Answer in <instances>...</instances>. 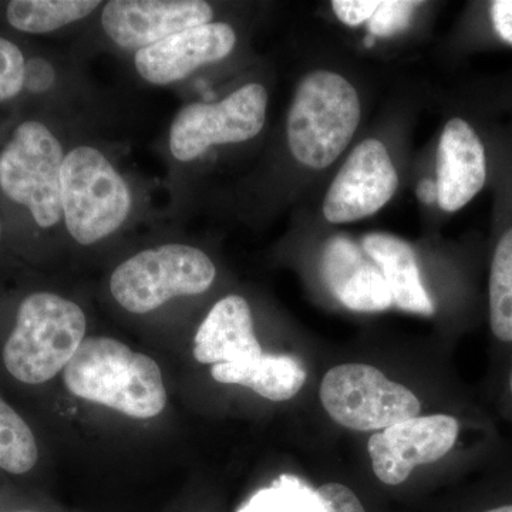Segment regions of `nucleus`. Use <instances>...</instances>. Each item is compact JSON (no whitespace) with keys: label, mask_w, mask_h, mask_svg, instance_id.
I'll return each instance as SVG.
<instances>
[{"label":"nucleus","mask_w":512,"mask_h":512,"mask_svg":"<svg viewBox=\"0 0 512 512\" xmlns=\"http://www.w3.org/2000/svg\"><path fill=\"white\" fill-rule=\"evenodd\" d=\"M70 393L133 419H151L167 404L163 375L156 360L133 352L113 338H86L64 367Z\"/></svg>","instance_id":"nucleus-1"},{"label":"nucleus","mask_w":512,"mask_h":512,"mask_svg":"<svg viewBox=\"0 0 512 512\" xmlns=\"http://www.w3.org/2000/svg\"><path fill=\"white\" fill-rule=\"evenodd\" d=\"M362 117V104L352 83L342 74L315 70L296 87L286 138L298 163L323 170L348 148Z\"/></svg>","instance_id":"nucleus-2"},{"label":"nucleus","mask_w":512,"mask_h":512,"mask_svg":"<svg viewBox=\"0 0 512 512\" xmlns=\"http://www.w3.org/2000/svg\"><path fill=\"white\" fill-rule=\"evenodd\" d=\"M87 319L77 303L56 293L37 292L20 303L3 362L19 382H49L76 355L86 336Z\"/></svg>","instance_id":"nucleus-3"},{"label":"nucleus","mask_w":512,"mask_h":512,"mask_svg":"<svg viewBox=\"0 0 512 512\" xmlns=\"http://www.w3.org/2000/svg\"><path fill=\"white\" fill-rule=\"evenodd\" d=\"M60 200L70 237L84 247L116 234L133 210L126 178L103 151L84 144L64 157Z\"/></svg>","instance_id":"nucleus-4"},{"label":"nucleus","mask_w":512,"mask_h":512,"mask_svg":"<svg viewBox=\"0 0 512 512\" xmlns=\"http://www.w3.org/2000/svg\"><path fill=\"white\" fill-rule=\"evenodd\" d=\"M215 276L214 262L200 248L165 244L144 249L117 266L110 291L121 308L144 315L171 299L207 292Z\"/></svg>","instance_id":"nucleus-5"},{"label":"nucleus","mask_w":512,"mask_h":512,"mask_svg":"<svg viewBox=\"0 0 512 512\" xmlns=\"http://www.w3.org/2000/svg\"><path fill=\"white\" fill-rule=\"evenodd\" d=\"M64 154L59 138L45 124H20L0 154V190L28 208L40 228L63 220L60 200Z\"/></svg>","instance_id":"nucleus-6"},{"label":"nucleus","mask_w":512,"mask_h":512,"mask_svg":"<svg viewBox=\"0 0 512 512\" xmlns=\"http://www.w3.org/2000/svg\"><path fill=\"white\" fill-rule=\"evenodd\" d=\"M319 396L332 420L357 431L389 429L417 417L421 409L420 400L406 386L362 363L330 369L320 384Z\"/></svg>","instance_id":"nucleus-7"},{"label":"nucleus","mask_w":512,"mask_h":512,"mask_svg":"<svg viewBox=\"0 0 512 512\" xmlns=\"http://www.w3.org/2000/svg\"><path fill=\"white\" fill-rule=\"evenodd\" d=\"M268 100L262 84L249 83L217 103L187 104L171 123V154L180 163H191L211 147L252 140L265 126Z\"/></svg>","instance_id":"nucleus-8"},{"label":"nucleus","mask_w":512,"mask_h":512,"mask_svg":"<svg viewBox=\"0 0 512 512\" xmlns=\"http://www.w3.org/2000/svg\"><path fill=\"white\" fill-rule=\"evenodd\" d=\"M399 187V175L389 151L376 138L353 148L330 184L323 215L332 224L363 220L382 210Z\"/></svg>","instance_id":"nucleus-9"},{"label":"nucleus","mask_w":512,"mask_h":512,"mask_svg":"<svg viewBox=\"0 0 512 512\" xmlns=\"http://www.w3.org/2000/svg\"><path fill=\"white\" fill-rule=\"evenodd\" d=\"M458 433L460 424L447 414L413 417L377 431L367 444L373 471L384 484H402L417 466L446 456Z\"/></svg>","instance_id":"nucleus-10"},{"label":"nucleus","mask_w":512,"mask_h":512,"mask_svg":"<svg viewBox=\"0 0 512 512\" xmlns=\"http://www.w3.org/2000/svg\"><path fill=\"white\" fill-rule=\"evenodd\" d=\"M212 18L214 9L202 0H113L104 5L101 26L114 45L138 52Z\"/></svg>","instance_id":"nucleus-11"},{"label":"nucleus","mask_w":512,"mask_h":512,"mask_svg":"<svg viewBox=\"0 0 512 512\" xmlns=\"http://www.w3.org/2000/svg\"><path fill=\"white\" fill-rule=\"evenodd\" d=\"M237 33L228 23L195 26L141 49L134 55L138 76L154 86H168L187 79L208 64L231 55Z\"/></svg>","instance_id":"nucleus-12"},{"label":"nucleus","mask_w":512,"mask_h":512,"mask_svg":"<svg viewBox=\"0 0 512 512\" xmlns=\"http://www.w3.org/2000/svg\"><path fill=\"white\" fill-rule=\"evenodd\" d=\"M487 158L483 141L463 119H451L437 150V191L441 210L460 211L483 190Z\"/></svg>","instance_id":"nucleus-13"},{"label":"nucleus","mask_w":512,"mask_h":512,"mask_svg":"<svg viewBox=\"0 0 512 512\" xmlns=\"http://www.w3.org/2000/svg\"><path fill=\"white\" fill-rule=\"evenodd\" d=\"M322 274L330 292L355 312H382L393 305L382 271L348 237L330 238L322 254Z\"/></svg>","instance_id":"nucleus-14"},{"label":"nucleus","mask_w":512,"mask_h":512,"mask_svg":"<svg viewBox=\"0 0 512 512\" xmlns=\"http://www.w3.org/2000/svg\"><path fill=\"white\" fill-rule=\"evenodd\" d=\"M262 353L251 308L239 295L215 303L194 339V357L202 365L245 362Z\"/></svg>","instance_id":"nucleus-15"},{"label":"nucleus","mask_w":512,"mask_h":512,"mask_svg":"<svg viewBox=\"0 0 512 512\" xmlns=\"http://www.w3.org/2000/svg\"><path fill=\"white\" fill-rule=\"evenodd\" d=\"M362 248L382 271L393 305L417 315H434V303L421 281L416 254L406 241L390 234H369L363 238Z\"/></svg>","instance_id":"nucleus-16"},{"label":"nucleus","mask_w":512,"mask_h":512,"mask_svg":"<svg viewBox=\"0 0 512 512\" xmlns=\"http://www.w3.org/2000/svg\"><path fill=\"white\" fill-rule=\"evenodd\" d=\"M217 382L238 384L272 402H286L301 392L306 370L296 357L262 353L238 363H220L211 369Z\"/></svg>","instance_id":"nucleus-17"},{"label":"nucleus","mask_w":512,"mask_h":512,"mask_svg":"<svg viewBox=\"0 0 512 512\" xmlns=\"http://www.w3.org/2000/svg\"><path fill=\"white\" fill-rule=\"evenodd\" d=\"M100 6L99 0H13L6 16L20 32L43 35L89 18Z\"/></svg>","instance_id":"nucleus-18"},{"label":"nucleus","mask_w":512,"mask_h":512,"mask_svg":"<svg viewBox=\"0 0 512 512\" xmlns=\"http://www.w3.org/2000/svg\"><path fill=\"white\" fill-rule=\"evenodd\" d=\"M490 322L498 339L512 342V228L498 242L491 264Z\"/></svg>","instance_id":"nucleus-19"},{"label":"nucleus","mask_w":512,"mask_h":512,"mask_svg":"<svg viewBox=\"0 0 512 512\" xmlns=\"http://www.w3.org/2000/svg\"><path fill=\"white\" fill-rule=\"evenodd\" d=\"M237 512H325V508L316 490L298 477L284 474L256 491Z\"/></svg>","instance_id":"nucleus-20"},{"label":"nucleus","mask_w":512,"mask_h":512,"mask_svg":"<svg viewBox=\"0 0 512 512\" xmlns=\"http://www.w3.org/2000/svg\"><path fill=\"white\" fill-rule=\"evenodd\" d=\"M39 458L35 436L26 421L0 399V468L10 474H25Z\"/></svg>","instance_id":"nucleus-21"},{"label":"nucleus","mask_w":512,"mask_h":512,"mask_svg":"<svg viewBox=\"0 0 512 512\" xmlns=\"http://www.w3.org/2000/svg\"><path fill=\"white\" fill-rule=\"evenodd\" d=\"M26 62L15 43L0 37V101L13 99L25 87Z\"/></svg>","instance_id":"nucleus-22"},{"label":"nucleus","mask_w":512,"mask_h":512,"mask_svg":"<svg viewBox=\"0 0 512 512\" xmlns=\"http://www.w3.org/2000/svg\"><path fill=\"white\" fill-rule=\"evenodd\" d=\"M417 6H420V2L409 0L380 2L375 15L369 20V32L373 36L384 37L406 29Z\"/></svg>","instance_id":"nucleus-23"},{"label":"nucleus","mask_w":512,"mask_h":512,"mask_svg":"<svg viewBox=\"0 0 512 512\" xmlns=\"http://www.w3.org/2000/svg\"><path fill=\"white\" fill-rule=\"evenodd\" d=\"M325 512H366L357 495L346 485L330 483L316 490Z\"/></svg>","instance_id":"nucleus-24"},{"label":"nucleus","mask_w":512,"mask_h":512,"mask_svg":"<svg viewBox=\"0 0 512 512\" xmlns=\"http://www.w3.org/2000/svg\"><path fill=\"white\" fill-rule=\"evenodd\" d=\"M379 5L377 0H333L332 9L340 22L359 26L372 19Z\"/></svg>","instance_id":"nucleus-25"},{"label":"nucleus","mask_w":512,"mask_h":512,"mask_svg":"<svg viewBox=\"0 0 512 512\" xmlns=\"http://www.w3.org/2000/svg\"><path fill=\"white\" fill-rule=\"evenodd\" d=\"M52 82V67L45 60L33 59L26 63L25 87L30 92H45L46 89H49Z\"/></svg>","instance_id":"nucleus-26"},{"label":"nucleus","mask_w":512,"mask_h":512,"mask_svg":"<svg viewBox=\"0 0 512 512\" xmlns=\"http://www.w3.org/2000/svg\"><path fill=\"white\" fill-rule=\"evenodd\" d=\"M490 12L495 32L512 46V0H494Z\"/></svg>","instance_id":"nucleus-27"},{"label":"nucleus","mask_w":512,"mask_h":512,"mask_svg":"<svg viewBox=\"0 0 512 512\" xmlns=\"http://www.w3.org/2000/svg\"><path fill=\"white\" fill-rule=\"evenodd\" d=\"M417 197H419L421 202L427 205L433 204L434 201L439 200V191H437L436 181L431 180V178L421 180L419 185H417Z\"/></svg>","instance_id":"nucleus-28"},{"label":"nucleus","mask_w":512,"mask_h":512,"mask_svg":"<svg viewBox=\"0 0 512 512\" xmlns=\"http://www.w3.org/2000/svg\"><path fill=\"white\" fill-rule=\"evenodd\" d=\"M484 512H512V505H503V507L493 508V510Z\"/></svg>","instance_id":"nucleus-29"},{"label":"nucleus","mask_w":512,"mask_h":512,"mask_svg":"<svg viewBox=\"0 0 512 512\" xmlns=\"http://www.w3.org/2000/svg\"><path fill=\"white\" fill-rule=\"evenodd\" d=\"M511 392H512V373H511Z\"/></svg>","instance_id":"nucleus-30"},{"label":"nucleus","mask_w":512,"mask_h":512,"mask_svg":"<svg viewBox=\"0 0 512 512\" xmlns=\"http://www.w3.org/2000/svg\"><path fill=\"white\" fill-rule=\"evenodd\" d=\"M0 232H2V227H0Z\"/></svg>","instance_id":"nucleus-31"}]
</instances>
